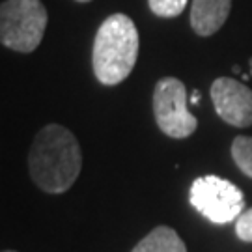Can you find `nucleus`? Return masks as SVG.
I'll list each match as a JSON object with an SVG mask.
<instances>
[{
  "mask_svg": "<svg viewBox=\"0 0 252 252\" xmlns=\"http://www.w3.org/2000/svg\"><path fill=\"white\" fill-rule=\"evenodd\" d=\"M189 101H190V105H198V103H200V92L198 90H192Z\"/></svg>",
  "mask_w": 252,
  "mask_h": 252,
  "instance_id": "f8f14e48",
  "label": "nucleus"
},
{
  "mask_svg": "<svg viewBox=\"0 0 252 252\" xmlns=\"http://www.w3.org/2000/svg\"><path fill=\"white\" fill-rule=\"evenodd\" d=\"M47 21L41 0H6L0 6V41L11 51L32 53L43 39Z\"/></svg>",
  "mask_w": 252,
  "mask_h": 252,
  "instance_id": "7ed1b4c3",
  "label": "nucleus"
},
{
  "mask_svg": "<svg viewBox=\"0 0 252 252\" xmlns=\"http://www.w3.org/2000/svg\"><path fill=\"white\" fill-rule=\"evenodd\" d=\"M148 6L157 17L172 19L183 13L187 8V0H148Z\"/></svg>",
  "mask_w": 252,
  "mask_h": 252,
  "instance_id": "9d476101",
  "label": "nucleus"
},
{
  "mask_svg": "<svg viewBox=\"0 0 252 252\" xmlns=\"http://www.w3.org/2000/svg\"><path fill=\"white\" fill-rule=\"evenodd\" d=\"M232 157L237 168L252 178V136H235L232 142Z\"/></svg>",
  "mask_w": 252,
  "mask_h": 252,
  "instance_id": "1a4fd4ad",
  "label": "nucleus"
},
{
  "mask_svg": "<svg viewBox=\"0 0 252 252\" xmlns=\"http://www.w3.org/2000/svg\"><path fill=\"white\" fill-rule=\"evenodd\" d=\"M131 252H187V247L176 230L168 226H157L142 241H138Z\"/></svg>",
  "mask_w": 252,
  "mask_h": 252,
  "instance_id": "6e6552de",
  "label": "nucleus"
},
{
  "mask_svg": "<svg viewBox=\"0 0 252 252\" xmlns=\"http://www.w3.org/2000/svg\"><path fill=\"white\" fill-rule=\"evenodd\" d=\"M77 2H90V0H77Z\"/></svg>",
  "mask_w": 252,
  "mask_h": 252,
  "instance_id": "2eb2a0df",
  "label": "nucleus"
},
{
  "mask_svg": "<svg viewBox=\"0 0 252 252\" xmlns=\"http://www.w3.org/2000/svg\"><path fill=\"white\" fill-rule=\"evenodd\" d=\"M234 73L235 75H239V73H241V67H239V65H234Z\"/></svg>",
  "mask_w": 252,
  "mask_h": 252,
  "instance_id": "ddd939ff",
  "label": "nucleus"
},
{
  "mask_svg": "<svg viewBox=\"0 0 252 252\" xmlns=\"http://www.w3.org/2000/svg\"><path fill=\"white\" fill-rule=\"evenodd\" d=\"M138 30L133 19L114 13L101 23L94 39L92 63L101 84L116 86L131 75L138 58Z\"/></svg>",
  "mask_w": 252,
  "mask_h": 252,
  "instance_id": "f03ea898",
  "label": "nucleus"
},
{
  "mask_svg": "<svg viewBox=\"0 0 252 252\" xmlns=\"http://www.w3.org/2000/svg\"><path fill=\"white\" fill-rule=\"evenodd\" d=\"M4 252H15V251H4Z\"/></svg>",
  "mask_w": 252,
  "mask_h": 252,
  "instance_id": "dca6fc26",
  "label": "nucleus"
},
{
  "mask_svg": "<svg viewBox=\"0 0 252 252\" xmlns=\"http://www.w3.org/2000/svg\"><path fill=\"white\" fill-rule=\"evenodd\" d=\"M153 114L159 129L170 138H187L198 127V120L187 107L185 84L176 77H164L157 82L153 92Z\"/></svg>",
  "mask_w": 252,
  "mask_h": 252,
  "instance_id": "39448f33",
  "label": "nucleus"
},
{
  "mask_svg": "<svg viewBox=\"0 0 252 252\" xmlns=\"http://www.w3.org/2000/svg\"><path fill=\"white\" fill-rule=\"evenodd\" d=\"M190 206L215 224H226L243 213L245 196L232 181L219 176H202L192 181Z\"/></svg>",
  "mask_w": 252,
  "mask_h": 252,
  "instance_id": "20e7f679",
  "label": "nucleus"
},
{
  "mask_svg": "<svg viewBox=\"0 0 252 252\" xmlns=\"http://www.w3.org/2000/svg\"><path fill=\"white\" fill-rule=\"evenodd\" d=\"M249 63H251V75H252V58L249 60Z\"/></svg>",
  "mask_w": 252,
  "mask_h": 252,
  "instance_id": "4468645a",
  "label": "nucleus"
},
{
  "mask_svg": "<svg viewBox=\"0 0 252 252\" xmlns=\"http://www.w3.org/2000/svg\"><path fill=\"white\" fill-rule=\"evenodd\" d=\"M81 166V146L71 131L49 124L36 135L28 153V170L41 190L65 192L79 178Z\"/></svg>",
  "mask_w": 252,
  "mask_h": 252,
  "instance_id": "f257e3e1",
  "label": "nucleus"
},
{
  "mask_svg": "<svg viewBox=\"0 0 252 252\" xmlns=\"http://www.w3.org/2000/svg\"><path fill=\"white\" fill-rule=\"evenodd\" d=\"M211 101L217 114L228 126H252V90L247 84L230 77H220L211 84Z\"/></svg>",
  "mask_w": 252,
  "mask_h": 252,
  "instance_id": "423d86ee",
  "label": "nucleus"
},
{
  "mask_svg": "<svg viewBox=\"0 0 252 252\" xmlns=\"http://www.w3.org/2000/svg\"><path fill=\"white\" fill-rule=\"evenodd\" d=\"M235 234L245 243H252V207L237 217V220H235Z\"/></svg>",
  "mask_w": 252,
  "mask_h": 252,
  "instance_id": "9b49d317",
  "label": "nucleus"
},
{
  "mask_svg": "<svg viewBox=\"0 0 252 252\" xmlns=\"http://www.w3.org/2000/svg\"><path fill=\"white\" fill-rule=\"evenodd\" d=\"M232 9V0H192L190 27L202 37L219 32Z\"/></svg>",
  "mask_w": 252,
  "mask_h": 252,
  "instance_id": "0eeeda50",
  "label": "nucleus"
}]
</instances>
